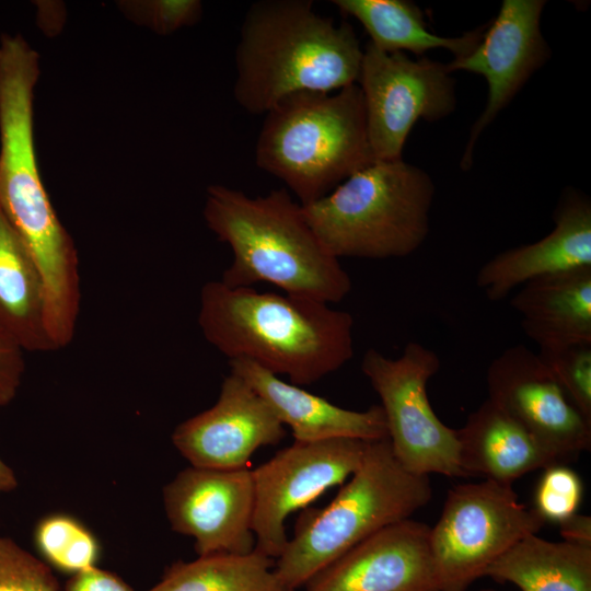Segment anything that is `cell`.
<instances>
[{"label":"cell","instance_id":"6da1fadb","mask_svg":"<svg viewBox=\"0 0 591 591\" xmlns=\"http://www.w3.org/2000/svg\"><path fill=\"white\" fill-rule=\"evenodd\" d=\"M39 56L20 34L0 38V210L43 277L48 322L73 323L80 311L79 260L37 166L33 100Z\"/></svg>","mask_w":591,"mask_h":591},{"label":"cell","instance_id":"7a4b0ae2","mask_svg":"<svg viewBox=\"0 0 591 591\" xmlns=\"http://www.w3.org/2000/svg\"><path fill=\"white\" fill-rule=\"evenodd\" d=\"M197 321L205 339L229 359H250L299 386L354 356L351 314L309 297L208 281Z\"/></svg>","mask_w":591,"mask_h":591},{"label":"cell","instance_id":"3957f363","mask_svg":"<svg viewBox=\"0 0 591 591\" xmlns=\"http://www.w3.org/2000/svg\"><path fill=\"white\" fill-rule=\"evenodd\" d=\"M362 55L352 26L322 16L311 0H262L240 30L234 97L266 114L297 92H334L357 83Z\"/></svg>","mask_w":591,"mask_h":591},{"label":"cell","instance_id":"277c9868","mask_svg":"<svg viewBox=\"0 0 591 591\" xmlns=\"http://www.w3.org/2000/svg\"><path fill=\"white\" fill-rule=\"evenodd\" d=\"M207 227L229 245L232 262L222 274L230 287L271 283L286 293L327 304L352 288L349 274L321 243L302 207L286 188L251 197L223 185L207 188Z\"/></svg>","mask_w":591,"mask_h":591},{"label":"cell","instance_id":"5b68a950","mask_svg":"<svg viewBox=\"0 0 591 591\" xmlns=\"http://www.w3.org/2000/svg\"><path fill=\"white\" fill-rule=\"evenodd\" d=\"M259 169L311 204L375 160L358 84L290 94L267 113L256 151Z\"/></svg>","mask_w":591,"mask_h":591},{"label":"cell","instance_id":"8992f818","mask_svg":"<svg viewBox=\"0 0 591 591\" xmlns=\"http://www.w3.org/2000/svg\"><path fill=\"white\" fill-rule=\"evenodd\" d=\"M431 497L429 476L407 471L389 438L369 441L360 466L335 498L299 517L274 571L288 591H294L363 540L410 519Z\"/></svg>","mask_w":591,"mask_h":591},{"label":"cell","instance_id":"52a82bcc","mask_svg":"<svg viewBox=\"0 0 591 591\" xmlns=\"http://www.w3.org/2000/svg\"><path fill=\"white\" fill-rule=\"evenodd\" d=\"M433 195L434 184L422 169L403 159L374 161L301 207L336 258L387 259L408 256L422 245Z\"/></svg>","mask_w":591,"mask_h":591},{"label":"cell","instance_id":"ba28073f","mask_svg":"<svg viewBox=\"0 0 591 591\" xmlns=\"http://www.w3.org/2000/svg\"><path fill=\"white\" fill-rule=\"evenodd\" d=\"M544 523L533 507L519 500L512 484L484 479L451 488L429 533L440 591H465Z\"/></svg>","mask_w":591,"mask_h":591},{"label":"cell","instance_id":"9c48e42d","mask_svg":"<svg viewBox=\"0 0 591 591\" xmlns=\"http://www.w3.org/2000/svg\"><path fill=\"white\" fill-rule=\"evenodd\" d=\"M440 366L436 351L415 341L397 358L370 348L361 361L363 374L380 397L398 462L415 474L463 477L456 429L439 419L427 394L428 382Z\"/></svg>","mask_w":591,"mask_h":591},{"label":"cell","instance_id":"30bf717a","mask_svg":"<svg viewBox=\"0 0 591 591\" xmlns=\"http://www.w3.org/2000/svg\"><path fill=\"white\" fill-rule=\"evenodd\" d=\"M357 84L375 161L403 159L416 121L445 118L456 105L455 81L445 63L386 53L371 43L363 48Z\"/></svg>","mask_w":591,"mask_h":591},{"label":"cell","instance_id":"8fae6325","mask_svg":"<svg viewBox=\"0 0 591 591\" xmlns=\"http://www.w3.org/2000/svg\"><path fill=\"white\" fill-rule=\"evenodd\" d=\"M368 443L355 438L294 441L252 470L255 549L276 559L288 542L289 514L344 484L360 466Z\"/></svg>","mask_w":591,"mask_h":591},{"label":"cell","instance_id":"7c38bea8","mask_svg":"<svg viewBox=\"0 0 591 591\" xmlns=\"http://www.w3.org/2000/svg\"><path fill=\"white\" fill-rule=\"evenodd\" d=\"M488 399L529 431L560 463L591 445V422L569 397L537 352L523 345L506 348L488 366Z\"/></svg>","mask_w":591,"mask_h":591},{"label":"cell","instance_id":"4fadbf2b","mask_svg":"<svg viewBox=\"0 0 591 591\" xmlns=\"http://www.w3.org/2000/svg\"><path fill=\"white\" fill-rule=\"evenodd\" d=\"M162 496L171 529L193 537L198 556L255 549L251 470L190 465L164 486Z\"/></svg>","mask_w":591,"mask_h":591},{"label":"cell","instance_id":"5bb4252c","mask_svg":"<svg viewBox=\"0 0 591 591\" xmlns=\"http://www.w3.org/2000/svg\"><path fill=\"white\" fill-rule=\"evenodd\" d=\"M545 3L544 0H503L474 50L445 63L450 73L459 70L477 73L488 85L486 106L471 128L461 159L463 170L472 164L479 135L551 56L540 26Z\"/></svg>","mask_w":591,"mask_h":591},{"label":"cell","instance_id":"9a60e30c","mask_svg":"<svg viewBox=\"0 0 591 591\" xmlns=\"http://www.w3.org/2000/svg\"><path fill=\"white\" fill-rule=\"evenodd\" d=\"M285 426L242 378L224 376L217 402L174 429L172 442L192 466L246 468L256 450L279 443Z\"/></svg>","mask_w":591,"mask_h":591},{"label":"cell","instance_id":"2e32d148","mask_svg":"<svg viewBox=\"0 0 591 591\" xmlns=\"http://www.w3.org/2000/svg\"><path fill=\"white\" fill-rule=\"evenodd\" d=\"M429 533L412 519L389 525L318 571L306 591H440Z\"/></svg>","mask_w":591,"mask_h":591},{"label":"cell","instance_id":"e0dca14e","mask_svg":"<svg viewBox=\"0 0 591 591\" xmlns=\"http://www.w3.org/2000/svg\"><path fill=\"white\" fill-rule=\"evenodd\" d=\"M554 229L541 240L509 248L487 260L476 285L500 301L524 283L549 275L591 267V204L568 190L554 212Z\"/></svg>","mask_w":591,"mask_h":591},{"label":"cell","instance_id":"ac0fdd59","mask_svg":"<svg viewBox=\"0 0 591 591\" xmlns=\"http://www.w3.org/2000/svg\"><path fill=\"white\" fill-rule=\"evenodd\" d=\"M230 372L242 378L291 429L296 442H316L336 438L375 441L387 438L380 405L366 410L339 407L324 397L286 382L256 362L229 359Z\"/></svg>","mask_w":591,"mask_h":591},{"label":"cell","instance_id":"d6986e66","mask_svg":"<svg viewBox=\"0 0 591 591\" xmlns=\"http://www.w3.org/2000/svg\"><path fill=\"white\" fill-rule=\"evenodd\" d=\"M456 433L463 477L475 476L512 484L532 471L561 464L488 398L468 415Z\"/></svg>","mask_w":591,"mask_h":591},{"label":"cell","instance_id":"ffe728a7","mask_svg":"<svg viewBox=\"0 0 591 591\" xmlns=\"http://www.w3.org/2000/svg\"><path fill=\"white\" fill-rule=\"evenodd\" d=\"M510 304L538 350L591 344V267L531 280Z\"/></svg>","mask_w":591,"mask_h":591},{"label":"cell","instance_id":"44dd1931","mask_svg":"<svg viewBox=\"0 0 591 591\" xmlns=\"http://www.w3.org/2000/svg\"><path fill=\"white\" fill-rule=\"evenodd\" d=\"M0 329L24 351L56 350L47 327L43 277L27 247L1 210Z\"/></svg>","mask_w":591,"mask_h":591},{"label":"cell","instance_id":"7402d4cb","mask_svg":"<svg viewBox=\"0 0 591 591\" xmlns=\"http://www.w3.org/2000/svg\"><path fill=\"white\" fill-rule=\"evenodd\" d=\"M484 577L521 591H591V546L531 534L496 559Z\"/></svg>","mask_w":591,"mask_h":591},{"label":"cell","instance_id":"603a6c76","mask_svg":"<svg viewBox=\"0 0 591 591\" xmlns=\"http://www.w3.org/2000/svg\"><path fill=\"white\" fill-rule=\"evenodd\" d=\"M333 3L363 26L369 43L386 53L422 57L431 49L442 48L454 56L453 60H459L474 50L485 30L483 26L455 37L433 34L420 9L405 0H334Z\"/></svg>","mask_w":591,"mask_h":591},{"label":"cell","instance_id":"cb8c5ba5","mask_svg":"<svg viewBox=\"0 0 591 591\" xmlns=\"http://www.w3.org/2000/svg\"><path fill=\"white\" fill-rule=\"evenodd\" d=\"M275 559L248 554H212L174 563L148 591H288L277 578Z\"/></svg>","mask_w":591,"mask_h":591},{"label":"cell","instance_id":"d4e9b609","mask_svg":"<svg viewBox=\"0 0 591 591\" xmlns=\"http://www.w3.org/2000/svg\"><path fill=\"white\" fill-rule=\"evenodd\" d=\"M34 541L46 564L72 575L95 567L100 557L94 534L69 514L54 513L40 519Z\"/></svg>","mask_w":591,"mask_h":591},{"label":"cell","instance_id":"484cf974","mask_svg":"<svg viewBox=\"0 0 591 591\" xmlns=\"http://www.w3.org/2000/svg\"><path fill=\"white\" fill-rule=\"evenodd\" d=\"M570 402L591 422V344L538 350Z\"/></svg>","mask_w":591,"mask_h":591},{"label":"cell","instance_id":"4316f807","mask_svg":"<svg viewBox=\"0 0 591 591\" xmlns=\"http://www.w3.org/2000/svg\"><path fill=\"white\" fill-rule=\"evenodd\" d=\"M582 482L571 468L555 464L544 468L534 496V510L546 522L560 523L578 513Z\"/></svg>","mask_w":591,"mask_h":591},{"label":"cell","instance_id":"83f0119b","mask_svg":"<svg viewBox=\"0 0 591 591\" xmlns=\"http://www.w3.org/2000/svg\"><path fill=\"white\" fill-rule=\"evenodd\" d=\"M0 591H62L49 565L0 535Z\"/></svg>","mask_w":591,"mask_h":591},{"label":"cell","instance_id":"f1b7e54d","mask_svg":"<svg viewBox=\"0 0 591 591\" xmlns=\"http://www.w3.org/2000/svg\"><path fill=\"white\" fill-rule=\"evenodd\" d=\"M123 8L132 20L162 35L194 24L199 20L202 10L201 2L197 0L127 2Z\"/></svg>","mask_w":591,"mask_h":591},{"label":"cell","instance_id":"f546056e","mask_svg":"<svg viewBox=\"0 0 591 591\" xmlns=\"http://www.w3.org/2000/svg\"><path fill=\"white\" fill-rule=\"evenodd\" d=\"M24 371V350L0 329V407L15 398Z\"/></svg>","mask_w":591,"mask_h":591},{"label":"cell","instance_id":"4dcf8cb0","mask_svg":"<svg viewBox=\"0 0 591 591\" xmlns=\"http://www.w3.org/2000/svg\"><path fill=\"white\" fill-rule=\"evenodd\" d=\"M66 591H134L117 575L92 567L72 575L69 579Z\"/></svg>","mask_w":591,"mask_h":591},{"label":"cell","instance_id":"1f68e13d","mask_svg":"<svg viewBox=\"0 0 591 591\" xmlns=\"http://www.w3.org/2000/svg\"><path fill=\"white\" fill-rule=\"evenodd\" d=\"M564 541L591 546V518L576 513L558 523Z\"/></svg>","mask_w":591,"mask_h":591},{"label":"cell","instance_id":"d6a6232c","mask_svg":"<svg viewBox=\"0 0 591 591\" xmlns=\"http://www.w3.org/2000/svg\"><path fill=\"white\" fill-rule=\"evenodd\" d=\"M18 484L14 471L0 457V495L14 490Z\"/></svg>","mask_w":591,"mask_h":591},{"label":"cell","instance_id":"836d02e7","mask_svg":"<svg viewBox=\"0 0 591 591\" xmlns=\"http://www.w3.org/2000/svg\"><path fill=\"white\" fill-rule=\"evenodd\" d=\"M482 591H496V590H491V589H485V590H482Z\"/></svg>","mask_w":591,"mask_h":591}]
</instances>
